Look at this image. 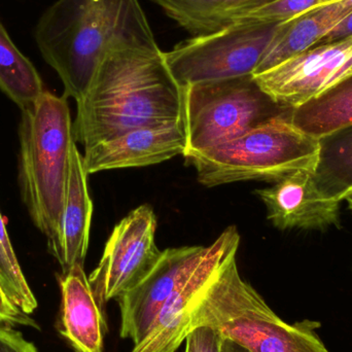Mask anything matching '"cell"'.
Returning a JSON list of instances; mask_svg holds the SVG:
<instances>
[{
	"label": "cell",
	"mask_w": 352,
	"mask_h": 352,
	"mask_svg": "<svg viewBox=\"0 0 352 352\" xmlns=\"http://www.w3.org/2000/svg\"><path fill=\"white\" fill-rule=\"evenodd\" d=\"M76 105L74 138L85 150L132 130L182 123L184 94L161 49L124 47L105 56Z\"/></svg>",
	"instance_id": "obj_1"
},
{
	"label": "cell",
	"mask_w": 352,
	"mask_h": 352,
	"mask_svg": "<svg viewBox=\"0 0 352 352\" xmlns=\"http://www.w3.org/2000/svg\"><path fill=\"white\" fill-rule=\"evenodd\" d=\"M35 41L78 102L105 56L118 49H160L140 0H57L41 14Z\"/></svg>",
	"instance_id": "obj_2"
},
{
	"label": "cell",
	"mask_w": 352,
	"mask_h": 352,
	"mask_svg": "<svg viewBox=\"0 0 352 352\" xmlns=\"http://www.w3.org/2000/svg\"><path fill=\"white\" fill-rule=\"evenodd\" d=\"M188 334L209 327L250 352H329L316 334L318 322L289 324L276 316L228 258L188 308Z\"/></svg>",
	"instance_id": "obj_3"
},
{
	"label": "cell",
	"mask_w": 352,
	"mask_h": 352,
	"mask_svg": "<svg viewBox=\"0 0 352 352\" xmlns=\"http://www.w3.org/2000/svg\"><path fill=\"white\" fill-rule=\"evenodd\" d=\"M74 142L67 97L45 90L22 109L19 182L23 201L37 229L47 236L50 250L59 234Z\"/></svg>",
	"instance_id": "obj_4"
},
{
	"label": "cell",
	"mask_w": 352,
	"mask_h": 352,
	"mask_svg": "<svg viewBox=\"0 0 352 352\" xmlns=\"http://www.w3.org/2000/svg\"><path fill=\"white\" fill-rule=\"evenodd\" d=\"M318 156V138L298 129L292 119H279L186 159L203 186H217L245 180L275 182L294 171H314Z\"/></svg>",
	"instance_id": "obj_5"
},
{
	"label": "cell",
	"mask_w": 352,
	"mask_h": 352,
	"mask_svg": "<svg viewBox=\"0 0 352 352\" xmlns=\"http://www.w3.org/2000/svg\"><path fill=\"white\" fill-rule=\"evenodd\" d=\"M182 94L184 158L293 116V107L267 94L254 74L192 85L182 88Z\"/></svg>",
	"instance_id": "obj_6"
},
{
	"label": "cell",
	"mask_w": 352,
	"mask_h": 352,
	"mask_svg": "<svg viewBox=\"0 0 352 352\" xmlns=\"http://www.w3.org/2000/svg\"><path fill=\"white\" fill-rule=\"evenodd\" d=\"M281 23H234L199 35L164 52L165 61L182 88L254 74Z\"/></svg>",
	"instance_id": "obj_7"
},
{
	"label": "cell",
	"mask_w": 352,
	"mask_h": 352,
	"mask_svg": "<svg viewBox=\"0 0 352 352\" xmlns=\"http://www.w3.org/2000/svg\"><path fill=\"white\" fill-rule=\"evenodd\" d=\"M156 230L157 217L148 204L116 226L98 266L89 276L101 308L135 287L156 266L162 254L156 245Z\"/></svg>",
	"instance_id": "obj_8"
},
{
	"label": "cell",
	"mask_w": 352,
	"mask_h": 352,
	"mask_svg": "<svg viewBox=\"0 0 352 352\" xmlns=\"http://www.w3.org/2000/svg\"><path fill=\"white\" fill-rule=\"evenodd\" d=\"M351 58L352 37H349L314 45L254 76L274 100L295 109L344 78Z\"/></svg>",
	"instance_id": "obj_9"
},
{
	"label": "cell",
	"mask_w": 352,
	"mask_h": 352,
	"mask_svg": "<svg viewBox=\"0 0 352 352\" xmlns=\"http://www.w3.org/2000/svg\"><path fill=\"white\" fill-rule=\"evenodd\" d=\"M208 252V246H182L163 250L153 270L118 299L121 337L134 345L144 340L155 318L171 296L190 278Z\"/></svg>",
	"instance_id": "obj_10"
},
{
	"label": "cell",
	"mask_w": 352,
	"mask_h": 352,
	"mask_svg": "<svg viewBox=\"0 0 352 352\" xmlns=\"http://www.w3.org/2000/svg\"><path fill=\"white\" fill-rule=\"evenodd\" d=\"M240 235L235 226L228 227L212 244L190 278L171 296L155 318L144 340L131 352H175L188 336V312L201 289L223 263L237 254Z\"/></svg>",
	"instance_id": "obj_11"
},
{
	"label": "cell",
	"mask_w": 352,
	"mask_h": 352,
	"mask_svg": "<svg viewBox=\"0 0 352 352\" xmlns=\"http://www.w3.org/2000/svg\"><path fill=\"white\" fill-rule=\"evenodd\" d=\"M186 148L184 122L175 125L140 128L91 148H85L88 175L115 169L159 164L182 155Z\"/></svg>",
	"instance_id": "obj_12"
},
{
	"label": "cell",
	"mask_w": 352,
	"mask_h": 352,
	"mask_svg": "<svg viewBox=\"0 0 352 352\" xmlns=\"http://www.w3.org/2000/svg\"><path fill=\"white\" fill-rule=\"evenodd\" d=\"M269 221L280 230H326L339 227V204L318 192L312 170L294 171L272 186L256 190Z\"/></svg>",
	"instance_id": "obj_13"
},
{
	"label": "cell",
	"mask_w": 352,
	"mask_h": 352,
	"mask_svg": "<svg viewBox=\"0 0 352 352\" xmlns=\"http://www.w3.org/2000/svg\"><path fill=\"white\" fill-rule=\"evenodd\" d=\"M88 175L82 155L74 142L70 150L69 170L59 234L51 250L61 266L62 274L74 266H84L86 260L93 214Z\"/></svg>",
	"instance_id": "obj_14"
},
{
	"label": "cell",
	"mask_w": 352,
	"mask_h": 352,
	"mask_svg": "<svg viewBox=\"0 0 352 352\" xmlns=\"http://www.w3.org/2000/svg\"><path fill=\"white\" fill-rule=\"evenodd\" d=\"M62 302L59 331L76 352H103L107 330L84 266H74L60 278Z\"/></svg>",
	"instance_id": "obj_15"
},
{
	"label": "cell",
	"mask_w": 352,
	"mask_h": 352,
	"mask_svg": "<svg viewBox=\"0 0 352 352\" xmlns=\"http://www.w3.org/2000/svg\"><path fill=\"white\" fill-rule=\"evenodd\" d=\"M352 12V0H332L281 23L254 76L314 47Z\"/></svg>",
	"instance_id": "obj_16"
},
{
	"label": "cell",
	"mask_w": 352,
	"mask_h": 352,
	"mask_svg": "<svg viewBox=\"0 0 352 352\" xmlns=\"http://www.w3.org/2000/svg\"><path fill=\"white\" fill-rule=\"evenodd\" d=\"M169 18L195 36L217 32L248 12L276 0H154Z\"/></svg>",
	"instance_id": "obj_17"
},
{
	"label": "cell",
	"mask_w": 352,
	"mask_h": 352,
	"mask_svg": "<svg viewBox=\"0 0 352 352\" xmlns=\"http://www.w3.org/2000/svg\"><path fill=\"white\" fill-rule=\"evenodd\" d=\"M318 140L314 182L324 198L340 203L352 194V124Z\"/></svg>",
	"instance_id": "obj_18"
},
{
	"label": "cell",
	"mask_w": 352,
	"mask_h": 352,
	"mask_svg": "<svg viewBox=\"0 0 352 352\" xmlns=\"http://www.w3.org/2000/svg\"><path fill=\"white\" fill-rule=\"evenodd\" d=\"M292 123L320 138L352 124V74L294 109Z\"/></svg>",
	"instance_id": "obj_19"
},
{
	"label": "cell",
	"mask_w": 352,
	"mask_h": 352,
	"mask_svg": "<svg viewBox=\"0 0 352 352\" xmlns=\"http://www.w3.org/2000/svg\"><path fill=\"white\" fill-rule=\"evenodd\" d=\"M0 89L19 105L26 109L43 94L41 76L30 60L12 43L0 23Z\"/></svg>",
	"instance_id": "obj_20"
},
{
	"label": "cell",
	"mask_w": 352,
	"mask_h": 352,
	"mask_svg": "<svg viewBox=\"0 0 352 352\" xmlns=\"http://www.w3.org/2000/svg\"><path fill=\"white\" fill-rule=\"evenodd\" d=\"M0 289L10 303L21 314L34 312L37 301L27 283L10 243L6 223L0 213Z\"/></svg>",
	"instance_id": "obj_21"
},
{
	"label": "cell",
	"mask_w": 352,
	"mask_h": 352,
	"mask_svg": "<svg viewBox=\"0 0 352 352\" xmlns=\"http://www.w3.org/2000/svg\"><path fill=\"white\" fill-rule=\"evenodd\" d=\"M332 0H276L256 8L237 22L283 23ZM236 22V23H237Z\"/></svg>",
	"instance_id": "obj_22"
},
{
	"label": "cell",
	"mask_w": 352,
	"mask_h": 352,
	"mask_svg": "<svg viewBox=\"0 0 352 352\" xmlns=\"http://www.w3.org/2000/svg\"><path fill=\"white\" fill-rule=\"evenodd\" d=\"M223 336L209 327L192 329L186 338V352H221Z\"/></svg>",
	"instance_id": "obj_23"
},
{
	"label": "cell",
	"mask_w": 352,
	"mask_h": 352,
	"mask_svg": "<svg viewBox=\"0 0 352 352\" xmlns=\"http://www.w3.org/2000/svg\"><path fill=\"white\" fill-rule=\"evenodd\" d=\"M0 352H38L33 343L29 342L19 331L6 324H0Z\"/></svg>",
	"instance_id": "obj_24"
},
{
	"label": "cell",
	"mask_w": 352,
	"mask_h": 352,
	"mask_svg": "<svg viewBox=\"0 0 352 352\" xmlns=\"http://www.w3.org/2000/svg\"><path fill=\"white\" fill-rule=\"evenodd\" d=\"M0 324L12 326V324H25L32 326L33 320L28 316L19 312L8 301L3 292L0 289Z\"/></svg>",
	"instance_id": "obj_25"
},
{
	"label": "cell",
	"mask_w": 352,
	"mask_h": 352,
	"mask_svg": "<svg viewBox=\"0 0 352 352\" xmlns=\"http://www.w3.org/2000/svg\"><path fill=\"white\" fill-rule=\"evenodd\" d=\"M349 37H352V12L346 18L343 19L336 27H334L326 36L322 37V38L314 45H324V43L343 41V39L349 38Z\"/></svg>",
	"instance_id": "obj_26"
},
{
	"label": "cell",
	"mask_w": 352,
	"mask_h": 352,
	"mask_svg": "<svg viewBox=\"0 0 352 352\" xmlns=\"http://www.w3.org/2000/svg\"><path fill=\"white\" fill-rule=\"evenodd\" d=\"M221 352H250L246 351L243 347L240 346L237 343L229 340V339L223 338V346H221Z\"/></svg>",
	"instance_id": "obj_27"
},
{
	"label": "cell",
	"mask_w": 352,
	"mask_h": 352,
	"mask_svg": "<svg viewBox=\"0 0 352 352\" xmlns=\"http://www.w3.org/2000/svg\"><path fill=\"white\" fill-rule=\"evenodd\" d=\"M352 74V58L349 60V63L346 65V70H345V76H349ZM344 76V78H345Z\"/></svg>",
	"instance_id": "obj_28"
},
{
	"label": "cell",
	"mask_w": 352,
	"mask_h": 352,
	"mask_svg": "<svg viewBox=\"0 0 352 352\" xmlns=\"http://www.w3.org/2000/svg\"><path fill=\"white\" fill-rule=\"evenodd\" d=\"M345 200L349 202V208H351V210L352 211V194L349 195V196H347Z\"/></svg>",
	"instance_id": "obj_29"
}]
</instances>
